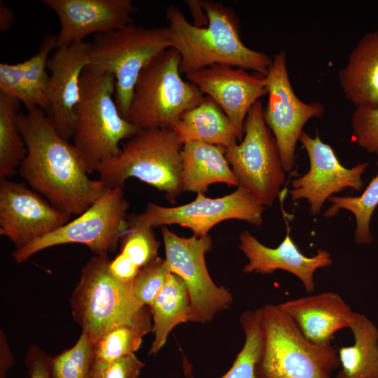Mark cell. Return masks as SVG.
I'll return each mask as SVG.
<instances>
[{"mask_svg":"<svg viewBox=\"0 0 378 378\" xmlns=\"http://www.w3.org/2000/svg\"><path fill=\"white\" fill-rule=\"evenodd\" d=\"M18 121L27 154L18 171L53 206L78 216L109 188L101 179L88 176L78 149L58 134L44 111L29 108L20 113Z\"/></svg>","mask_w":378,"mask_h":378,"instance_id":"6da1fadb","label":"cell"},{"mask_svg":"<svg viewBox=\"0 0 378 378\" xmlns=\"http://www.w3.org/2000/svg\"><path fill=\"white\" fill-rule=\"evenodd\" d=\"M208 24L190 23L174 5L165 8L172 48L181 55L180 72L187 75L213 64H227L266 76L272 59L246 46L239 36V20L222 3L201 0Z\"/></svg>","mask_w":378,"mask_h":378,"instance_id":"7a4b0ae2","label":"cell"},{"mask_svg":"<svg viewBox=\"0 0 378 378\" xmlns=\"http://www.w3.org/2000/svg\"><path fill=\"white\" fill-rule=\"evenodd\" d=\"M108 255L92 257L82 267L71 298L75 321L94 344L111 329L130 326L148 333L152 316L134 295V281L117 279L109 268Z\"/></svg>","mask_w":378,"mask_h":378,"instance_id":"3957f363","label":"cell"},{"mask_svg":"<svg viewBox=\"0 0 378 378\" xmlns=\"http://www.w3.org/2000/svg\"><path fill=\"white\" fill-rule=\"evenodd\" d=\"M262 335L257 378H332L338 351L307 340L279 304L259 308Z\"/></svg>","mask_w":378,"mask_h":378,"instance_id":"277c9868","label":"cell"},{"mask_svg":"<svg viewBox=\"0 0 378 378\" xmlns=\"http://www.w3.org/2000/svg\"><path fill=\"white\" fill-rule=\"evenodd\" d=\"M115 88V79L111 74L85 68L81 74L72 139L88 174L118 155L122 140L141 130L120 115L114 100Z\"/></svg>","mask_w":378,"mask_h":378,"instance_id":"5b68a950","label":"cell"},{"mask_svg":"<svg viewBox=\"0 0 378 378\" xmlns=\"http://www.w3.org/2000/svg\"><path fill=\"white\" fill-rule=\"evenodd\" d=\"M183 144L170 128L141 130L122 145L118 155L96 168L108 187L123 188L136 178L162 192L172 204L183 192L181 182Z\"/></svg>","mask_w":378,"mask_h":378,"instance_id":"8992f818","label":"cell"},{"mask_svg":"<svg viewBox=\"0 0 378 378\" xmlns=\"http://www.w3.org/2000/svg\"><path fill=\"white\" fill-rule=\"evenodd\" d=\"M171 47L169 27L146 28L132 22L95 34L90 42V62L86 68L115 77L114 100L120 115L127 120L140 73Z\"/></svg>","mask_w":378,"mask_h":378,"instance_id":"52a82bcc","label":"cell"},{"mask_svg":"<svg viewBox=\"0 0 378 378\" xmlns=\"http://www.w3.org/2000/svg\"><path fill=\"white\" fill-rule=\"evenodd\" d=\"M181 55L169 48L140 73L127 120L141 130L170 128L185 112L199 105L205 95L180 72Z\"/></svg>","mask_w":378,"mask_h":378,"instance_id":"ba28073f","label":"cell"},{"mask_svg":"<svg viewBox=\"0 0 378 378\" xmlns=\"http://www.w3.org/2000/svg\"><path fill=\"white\" fill-rule=\"evenodd\" d=\"M130 204L122 188L109 187L84 212L55 231L13 253L17 263L46 248L66 244L88 246L96 255L113 253L127 227Z\"/></svg>","mask_w":378,"mask_h":378,"instance_id":"9c48e42d","label":"cell"},{"mask_svg":"<svg viewBox=\"0 0 378 378\" xmlns=\"http://www.w3.org/2000/svg\"><path fill=\"white\" fill-rule=\"evenodd\" d=\"M260 99L250 108L239 144L225 148V157L239 185L263 205L271 206L285 181L279 148L263 117Z\"/></svg>","mask_w":378,"mask_h":378,"instance_id":"30bf717a","label":"cell"},{"mask_svg":"<svg viewBox=\"0 0 378 378\" xmlns=\"http://www.w3.org/2000/svg\"><path fill=\"white\" fill-rule=\"evenodd\" d=\"M165 261L171 272L184 281L190 299V322L206 323L219 312L229 309L231 293L218 286L208 272L205 254L212 247L209 234L180 237L166 226L161 227Z\"/></svg>","mask_w":378,"mask_h":378,"instance_id":"8fae6325","label":"cell"},{"mask_svg":"<svg viewBox=\"0 0 378 378\" xmlns=\"http://www.w3.org/2000/svg\"><path fill=\"white\" fill-rule=\"evenodd\" d=\"M190 203L163 206L148 202L136 217L152 227L178 224L190 229L197 237H205L216 224L229 219L246 221L255 225L262 223L263 206L241 186L229 195L211 198L197 193Z\"/></svg>","mask_w":378,"mask_h":378,"instance_id":"7c38bea8","label":"cell"},{"mask_svg":"<svg viewBox=\"0 0 378 378\" xmlns=\"http://www.w3.org/2000/svg\"><path fill=\"white\" fill-rule=\"evenodd\" d=\"M268 100L263 109L265 122L274 135L285 172L295 160V148L304 125L321 116L325 107L320 102L305 103L295 93L287 69L286 54L276 52L265 76Z\"/></svg>","mask_w":378,"mask_h":378,"instance_id":"4fadbf2b","label":"cell"},{"mask_svg":"<svg viewBox=\"0 0 378 378\" xmlns=\"http://www.w3.org/2000/svg\"><path fill=\"white\" fill-rule=\"evenodd\" d=\"M71 216L24 183L0 178V234L16 249L60 228Z\"/></svg>","mask_w":378,"mask_h":378,"instance_id":"5bb4252c","label":"cell"},{"mask_svg":"<svg viewBox=\"0 0 378 378\" xmlns=\"http://www.w3.org/2000/svg\"><path fill=\"white\" fill-rule=\"evenodd\" d=\"M299 141L308 155L310 167L305 174L292 181L290 195L293 201L307 200L310 212L315 216L332 194L348 188L361 190V176L368 167L367 162L349 169L344 167L332 147L323 142L318 134L312 137L303 131Z\"/></svg>","mask_w":378,"mask_h":378,"instance_id":"9a60e30c","label":"cell"},{"mask_svg":"<svg viewBox=\"0 0 378 378\" xmlns=\"http://www.w3.org/2000/svg\"><path fill=\"white\" fill-rule=\"evenodd\" d=\"M186 76L221 108L241 140L250 108L267 94L265 76L258 73L251 74L243 68L216 64Z\"/></svg>","mask_w":378,"mask_h":378,"instance_id":"2e32d148","label":"cell"},{"mask_svg":"<svg viewBox=\"0 0 378 378\" xmlns=\"http://www.w3.org/2000/svg\"><path fill=\"white\" fill-rule=\"evenodd\" d=\"M90 54V42L83 41L57 48L48 60L50 75L45 92L49 104L46 113L58 134L66 140L74 134L80 79L89 64Z\"/></svg>","mask_w":378,"mask_h":378,"instance_id":"e0dca14e","label":"cell"},{"mask_svg":"<svg viewBox=\"0 0 378 378\" xmlns=\"http://www.w3.org/2000/svg\"><path fill=\"white\" fill-rule=\"evenodd\" d=\"M42 3L55 11L60 22L56 48L132 23V15L137 10L131 0H43Z\"/></svg>","mask_w":378,"mask_h":378,"instance_id":"ac0fdd59","label":"cell"},{"mask_svg":"<svg viewBox=\"0 0 378 378\" xmlns=\"http://www.w3.org/2000/svg\"><path fill=\"white\" fill-rule=\"evenodd\" d=\"M286 227V235L276 248L265 246L247 230L240 234L239 248L248 259L243 272L270 274L277 270H285L296 276L310 293L315 289L316 270L330 265L331 255L326 250L318 249L314 256L304 255L292 239L287 223Z\"/></svg>","mask_w":378,"mask_h":378,"instance_id":"d6986e66","label":"cell"},{"mask_svg":"<svg viewBox=\"0 0 378 378\" xmlns=\"http://www.w3.org/2000/svg\"><path fill=\"white\" fill-rule=\"evenodd\" d=\"M279 307L312 343L331 344L334 334L349 328L354 312L342 297L326 291L286 300Z\"/></svg>","mask_w":378,"mask_h":378,"instance_id":"ffe728a7","label":"cell"},{"mask_svg":"<svg viewBox=\"0 0 378 378\" xmlns=\"http://www.w3.org/2000/svg\"><path fill=\"white\" fill-rule=\"evenodd\" d=\"M57 35L49 34L41 43L38 51L23 62L0 63V92L20 100L27 110L38 107L46 113L49 104L46 89L50 76L46 69L48 56L55 48Z\"/></svg>","mask_w":378,"mask_h":378,"instance_id":"44dd1931","label":"cell"},{"mask_svg":"<svg viewBox=\"0 0 378 378\" xmlns=\"http://www.w3.org/2000/svg\"><path fill=\"white\" fill-rule=\"evenodd\" d=\"M346 99L356 106L378 107V29L364 34L338 73Z\"/></svg>","mask_w":378,"mask_h":378,"instance_id":"7402d4cb","label":"cell"},{"mask_svg":"<svg viewBox=\"0 0 378 378\" xmlns=\"http://www.w3.org/2000/svg\"><path fill=\"white\" fill-rule=\"evenodd\" d=\"M183 191L203 193L214 183L238 186L225 148L204 142L185 143L181 150Z\"/></svg>","mask_w":378,"mask_h":378,"instance_id":"603a6c76","label":"cell"},{"mask_svg":"<svg viewBox=\"0 0 378 378\" xmlns=\"http://www.w3.org/2000/svg\"><path fill=\"white\" fill-rule=\"evenodd\" d=\"M170 129L183 144L201 141L227 148L239 139L227 115L206 95L199 105L185 112Z\"/></svg>","mask_w":378,"mask_h":378,"instance_id":"cb8c5ba5","label":"cell"},{"mask_svg":"<svg viewBox=\"0 0 378 378\" xmlns=\"http://www.w3.org/2000/svg\"><path fill=\"white\" fill-rule=\"evenodd\" d=\"M349 328L354 343L339 349L340 369L335 378H378V329L365 315L354 312Z\"/></svg>","mask_w":378,"mask_h":378,"instance_id":"d4e9b609","label":"cell"},{"mask_svg":"<svg viewBox=\"0 0 378 378\" xmlns=\"http://www.w3.org/2000/svg\"><path fill=\"white\" fill-rule=\"evenodd\" d=\"M150 309L154 339L148 355H152L164 346L174 327L190 321V299L183 279L171 272Z\"/></svg>","mask_w":378,"mask_h":378,"instance_id":"484cf974","label":"cell"},{"mask_svg":"<svg viewBox=\"0 0 378 378\" xmlns=\"http://www.w3.org/2000/svg\"><path fill=\"white\" fill-rule=\"evenodd\" d=\"M21 102L0 92V178L16 174L27 154L18 117Z\"/></svg>","mask_w":378,"mask_h":378,"instance_id":"4316f807","label":"cell"},{"mask_svg":"<svg viewBox=\"0 0 378 378\" xmlns=\"http://www.w3.org/2000/svg\"><path fill=\"white\" fill-rule=\"evenodd\" d=\"M328 201L332 205L323 214L330 218L340 209H346L354 214L356 218L355 241L357 244H369L372 241L370 230L371 217L378 206V172L374 176L364 192L358 197L330 196Z\"/></svg>","mask_w":378,"mask_h":378,"instance_id":"83f0119b","label":"cell"},{"mask_svg":"<svg viewBox=\"0 0 378 378\" xmlns=\"http://www.w3.org/2000/svg\"><path fill=\"white\" fill-rule=\"evenodd\" d=\"M119 243L118 255L139 270L158 257L160 241L153 227L139 220L136 214L127 216V227Z\"/></svg>","mask_w":378,"mask_h":378,"instance_id":"f1b7e54d","label":"cell"},{"mask_svg":"<svg viewBox=\"0 0 378 378\" xmlns=\"http://www.w3.org/2000/svg\"><path fill=\"white\" fill-rule=\"evenodd\" d=\"M239 321L245 340L230 370L220 378H257L255 365L262 345L259 309L244 312Z\"/></svg>","mask_w":378,"mask_h":378,"instance_id":"f546056e","label":"cell"},{"mask_svg":"<svg viewBox=\"0 0 378 378\" xmlns=\"http://www.w3.org/2000/svg\"><path fill=\"white\" fill-rule=\"evenodd\" d=\"M93 343L85 332L76 343L51 358V378H92Z\"/></svg>","mask_w":378,"mask_h":378,"instance_id":"4dcf8cb0","label":"cell"},{"mask_svg":"<svg viewBox=\"0 0 378 378\" xmlns=\"http://www.w3.org/2000/svg\"><path fill=\"white\" fill-rule=\"evenodd\" d=\"M145 335L146 333L135 327L116 326L93 344L94 359L111 362L134 354L140 348Z\"/></svg>","mask_w":378,"mask_h":378,"instance_id":"1f68e13d","label":"cell"},{"mask_svg":"<svg viewBox=\"0 0 378 378\" xmlns=\"http://www.w3.org/2000/svg\"><path fill=\"white\" fill-rule=\"evenodd\" d=\"M171 273L164 259L158 257L144 267L134 280V295L142 305L150 307Z\"/></svg>","mask_w":378,"mask_h":378,"instance_id":"d6a6232c","label":"cell"},{"mask_svg":"<svg viewBox=\"0 0 378 378\" xmlns=\"http://www.w3.org/2000/svg\"><path fill=\"white\" fill-rule=\"evenodd\" d=\"M351 122L357 144L378 157V107L356 106Z\"/></svg>","mask_w":378,"mask_h":378,"instance_id":"836d02e7","label":"cell"},{"mask_svg":"<svg viewBox=\"0 0 378 378\" xmlns=\"http://www.w3.org/2000/svg\"><path fill=\"white\" fill-rule=\"evenodd\" d=\"M144 366L134 354L111 362L94 359L91 375L92 378H138Z\"/></svg>","mask_w":378,"mask_h":378,"instance_id":"e575fe53","label":"cell"},{"mask_svg":"<svg viewBox=\"0 0 378 378\" xmlns=\"http://www.w3.org/2000/svg\"><path fill=\"white\" fill-rule=\"evenodd\" d=\"M51 358L38 347H30L25 359L28 378H51Z\"/></svg>","mask_w":378,"mask_h":378,"instance_id":"d590c367","label":"cell"},{"mask_svg":"<svg viewBox=\"0 0 378 378\" xmlns=\"http://www.w3.org/2000/svg\"><path fill=\"white\" fill-rule=\"evenodd\" d=\"M14 363V358L10 350L5 335L1 330L0 335V378H6L7 371Z\"/></svg>","mask_w":378,"mask_h":378,"instance_id":"8d00e7d4","label":"cell"},{"mask_svg":"<svg viewBox=\"0 0 378 378\" xmlns=\"http://www.w3.org/2000/svg\"><path fill=\"white\" fill-rule=\"evenodd\" d=\"M194 19V25L204 27L208 24V18L202 6L201 0L185 1Z\"/></svg>","mask_w":378,"mask_h":378,"instance_id":"74e56055","label":"cell"},{"mask_svg":"<svg viewBox=\"0 0 378 378\" xmlns=\"http://www.w3.org/2000/svg\"><path fill=\"white\" fill-rule=\"evenodd\" d=\"M14 21V15L3 1H0V31L3 33L8 31Z\"/></svg>","mask_w":378,"mask_h":378,"instance_id":"f35d334b","label":"cell"}]
</instances>
